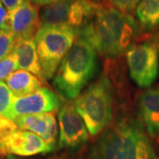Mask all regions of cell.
I'll return each instance as SVG.
<instances>
[{
	"label": "cell",
	"instance_id": "7c38bea8",
	"mask_svg": "<svg viewBox=\"0 0 159 159\" xmlns=\"http://www.w3.org/2000/svg\"><path fill=\"white\" fill-rule=\"evenodd\" d=\"M11 53L17 59L19 68L30 72L43 84H46V79L40 65L34 38L16 41V44Z\"/></svg>",
	"mask_w": 159,
	"mask_h": 159
},
{
	"label": "cell",
	"instance_id": "9c48e42d",
	"mask_svg": "<svg viewBox=\"0 0 159 159\" xmlns=\"http://www.w3.org/2000/svg\"><path fill=\"white\" fill-rule=\"evenodd\" d=\"M40 26L38 8L31 0H27L15 10L8 11L6 29L15 35L16 41L34 38Z\"/></svg>",
	"mask_w": 159,
	"mask_h": 159
},
{
	"label": "cell",
	"instance_id": "603a6c76",
	"mask_svg": "<svg viewBox=\"0 0 159 159\" xmlns=\"http://www.w3.org/2000/svg\"><path fill=\"white\" fill-rule=\"evenodd\" d=\"M27 0H2V3L7 11H11L18 8Z\"/></svg>",
	"mask_w": 159,
	"mask_h": 159
},
{
	"label": "cell",
	"instance_id": "8fae6325",
	"mask_svg": "<svg viewBox=\"0 0 159 159\" xmlns=\"http://www.w3.org/2000/svg\"><path fill=\"white\" fill-rule=\"evenodd\" d=\"M138 111L148 135L159 142V85L148 88L140 96Z\"/></svg>",
	"mask_w": 159,
	"mask_h": 159
},
{
	"label": "cell",
	"instance_id": "4fadbf2b",
	"mask_svg": "<svg viewBox=\"0 0 159 159\" xmlns=\"http://www.w3.org/2000/svg\"><path fill=\"white\" fill-rule=\"evenodd\" d=\"M74 0H61L43 6L39 11L41 26L69 27L71 7Z\"/></svg>",
	"mask_w": 159,
	"mask_h": 159
},
{
	"label": "cell",
	"instance_id": "7402d4cb",
	"mask_svg": "<svg viewBox=\"0 0 159 159\" xmlns=\"http://www.w3.org/2000/svg\"><path fill=\"white\" fill-rule=\"evenodd\" d=\"M107 5L112 6L114 8L118 9L119 11L126 14L132 15L133 13L128 0H107Z\"/></svg>",
	"mask_w": 159,
	"mask_h": 159
},
{
	"label": "cell",
	"instance_id": "277c9868",
	"mask_svg": "<svg viewBox=\"0 0 159 159\" xmlns=\"http://www.w3.org/2000/svg\"><path fill=\"white\" fill-rule=\"evenodd\" d=\"M113 86L106 74L88 87L74 101L91 136L108 127L113 116Z\"/></svg>",
	"mask_w": 159,
	"mask_h": 159
},
{
	"label": "cell",
	"instance_id": "cb8c5ba5",
	"mask_svg": "<svg viewBox=\"0 0 159 159\" xmlns=\"http://www.w3.org/2000/svg\"><path fill=\"white\" fill-rule=\"evenodd\" d=\"M7 14L8 11H6V7L3 6L2 0H0V29H6Z\"/></svg>",
	"mask_w": 159,
	"mask_h": 159
},
{
	"label": "cell",
	"instance_id": "2e32d148",
	"mask_svg": "<svg viewBox=\"0 0 159 159\" xmlns=\"http://www.w3.org/2000/svg\"><path fill=\"white\" fill-rule=\"evenodd\" d=\"M13 121L21 130L32 132L42 137L45 134L48 128V113L20 116Z\"/></svg>",
	"mask_w": 159,
	"mask_h": 159
},
{
	"label": "cell",
	"instance_id": "ba28073f",
	"mask_svg": "<svg viewBox=\"0 0 159 159\" xmlns=\"http://www.w3.org/2000/svg\"><path fill=\"white\" fill-rule=\"evenodd\" d=\"M60 106L61 98L48 88H42L28 96L15 97L4 116L14 120L25 115L52 112Z\"/></svg>",
	"mask_w": 159,
	"mask_h": 159
},
{
	"label": "cell",
	"instance_id": "83f0119b",
	"mask_svg": "<svg viewBox=\"0 0 159 159\" xmlns=\"http://www.w3.org/2000/svg\"><path fill=\"white\" fill-rule=\"evenodd\" d=\"M0 159H6V156H1L0 155Z\"/></svg>",
	"mask_w": 159,
	"mask_h": 159
},
{
	"label": "cell",
	"instance_id": "d6986e66",
	"mask_svg": "<svg viewBox=\"0 0 159 159\" xmlns=\"http://www.w3.org/2000/svg\"><path fill=\"white\" fill-rule=\"evenodd\" d=\"M17 69H19L17 59L12 53L0 60V81L7 79Z\"/></svg>",
	"mask_w": 159,
	"mask_h": 159
},
{
	"label": "cell",
	"instance_id": "30bf717a",
	"mask_svg": "<svg viewBox=\"0 0 159 159\" xmlns=\"http://www.w3.org/2000/svg\"><path fill=\"white\" fill-rule=\"evenodd\" d=\"M53 150L42 137L32 132L16 130L7 137L2 148H0L1 156L9 154L21 157L34 156L37 154L49 153Z\"/></svg>",
	"mask_w": 159,
	"mask_h": 159
},
{
	"label": "cell",
	"instance_id": "3957f363",
	"mask_svg": "<svg viewBox=\"0 0 159 159\" xmlns=\"http://www.w3.org/2000/svg\"><path fill=\"white\" fill-rule=\"evenodd\" d=\"M97 51L89 42L78 36L53 77V87L66 99H76L95 75Z\"/></svg>",
	"mask_w": 159,
	"mask_h": 159
},
{
	"label": "cell",
	"instance_id": "7a4b0ae2",
	"mask_svg": "<svg viewBox=\"0 0 159 159\" xmlns=\"http://www.w3.org/2000/svg\"><path fill=\"white\" fill-rule=\"evenodd\" d=\"M92 159H156L153 145L136 119L125 118L102 131L92 145Z\"/></svg>",
	"mask_w": 159,
	"mask_h": 159
},
{
	"label": "cell",
	"instance_id": "4316f807",
	"mask_svg": "<svg viewBox=\"0 0 159 159\" xmlns=\"http://www.w3.org/2000/svg\"><path fill=\"white\" fill-rule=\"evenodd\" d=\"M6 159H27V158H22V157H19L15 155H11V154H9L6 156Z\"/></svg>",
	"mask_w": 159,
	"mask_h": 159
},
{
	"label": "cell",
	"instance_id": "8992f818",
	"mask_svg": "<svg viewBox=\"0 0 159 159\" xmlns=\"http://www.w3.org/2000/svg\"><path fill=\"white\" fill-rule=\"evenodd\" d=\"M126 60L131 78L140 88H150L158 76V51L151 42L134 44Z\"/></svg>",
	"mask_w": 159,
	"mask_h": 159
},
{
	"label": "cell",
	"instance_id": "5bb4252c",
	"mask_svg": "<svg viewBox=\"0 0 159 159\" xmlns=\"http://www.w3.org/2000/svg\"><path fill=\"white\" fill-rule=\"evenodd\" d=\"M6 83L15 97L30 95L43 86V82L35 75L22 69L12 73L6 79Z\"/></svg>",
	"mask_w": 159,
	"mask_h": 159
},
{
	"label": "cell",
	"instance_id": "d4e9b609",
	"mask_svg": "<svg viewBox=\"0 0 159 159\" xmlns=\"http://www.w3.org/2000/svg\"><path fill=\"white\" fill-rule=\"evenodd\" d=\"M34 5H37V6H45L48 5H51L53 3H56L58 1H61V0H31Z\"/></svg>",
	"mask_w": 159,
	"mask_h": 159
},
{
	"label": "cell",
	"instance_id": "5b68a950",
	"mask_svg": "<svg viewBox=\"0 0 159 159\" xmlns=\"http://www.w3.org/2000/svg\"><path fill=\"white\" fill-rule=\"evenodd\" d=\"M80 30L65 26H43L35 34L40 65L46 80L52 79L79 36Z\"/></svg>",
	"mask_w": 159,
	"mask_h": 159
},
{
	"label": "cell",
	"instance_id": "44dd1931",
	"mask_svg": "<svg viewBox=\"0 0 159 159\" xmlns=\"http://www.w3.org/2000/svg\"><path fill=\"white\" fill-rule=\"evenodd\" d=\"M16 130H18V126L13 120L0 115V148L7 137Z\"/></svg>",
	"mask_w": 159,
	"mask_h": 159
},
{
	"label": "cell",
	"instance_id": "6da1fadb",
	"mask_svg": "<svg viewBox=\"0 0 159 159\" xmlns=\"http://www.w3.org/2000/svg\"><path fill=\"white\" fill-rule=\"evenodd\" d=\"M139 32V25L132 15L102 5L96 15L80 29L79 36L102 57L114 58L127 52Z\"/></svg>",
	"mask_w": 159,
	"mask_h": 159
},
{
	"label": "cell",
	"instance_id": "ffe728a7",
	"mask_svg": "<svg viewBox=\"0 0 159 159\" xmlns=\"http://www.w3.org/2000/svg\"><path fill=\"white\" fill-rule=\"evenodd\" d=\"M14 95L6 85V82L0 81V115L4 116L14 100Z\"/></svg>",
	"mask_w": 159,
	"mask_h": 159
},
{
	"label": "cell",
	"instance_id": "ac0fdd59",
	"mask_svg": "<svg viewBox=\"0 0 159 159\" xmlns=\"http://www.w3.org/2000/svg\"><path fill=\"white\" fill-rule=\"evenodd\" d=\"M57 126L55 114L53 112H49L48 113V128H47L45 134L42 136V139L54 149L56 146V142H57Z\"/></svg>",
	"mask_w": 159,
	"mask_h": 159
},
{
	"label": "cell",
	"instance_id": "52a82bcc",
	"mask_svg": "<svg viewBox=\"0 0 159 159\" xmlns=\"http://www.w3.org/2000/svg\"><path fill=\"white\" fill-rule=\"evenodd\" d=\"M59 141L58 148H77L89 139V133L74 101L64 103L58 111Z\"/></svg>",
	"mask_w": 159,
	"mask_h": 159
},
{
	"label": "cell",
	"instance_id": "e0dca14e",
	"mask_svg": "<svg viewBox=\"0 0 159 159\" xmlns=\"http://www.w3.org/2000/svg\"><path fill=\"white\" fill-rule=\"evenodd\" d=\"M16 44V37L10 30L0 29V60L11 54Z\"/></svg>",
	"mask_w": 159,
	"mask_h": 159
},
{
	"label": "cell",
	"instance_id": "484cf974",
	"mask_svg": "<svg viewBox=\"0 0 159 159\" xmlns=\"http://www.w3.org/2000/svg\"><path fill=\"white\" fill-rule=\"evenodd\" d=\"M128 1H129V5H130L131 10L134 12V10H136L137 6L139 5V3H140L142 0H128Z\"/></svg>",
	"mask_w": 159,
	"mask_h": 159
},
{
	"label": "cell",
	"instance_id": "9a60e30c",
	"mask_svg": "<svg viewBox=\"0 0 159 159\" xmlns=\"http://www.w3.org/2000/svg\"><path fill=\"white\" fill-rule=\"evenodd\" d=\"M135 12L142 29L151 31L159 28V0H142Z\"/></svg>",
	"mask_w": 159,
	"mask_h": 159
}]
</instances>
